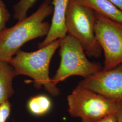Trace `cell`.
<instances>
[{"label": "cell", "mask_w": 122, "mask_h": 122, "mask_svg": "<svg viewBox=\"0 0 122 122\" xmlns=\"http://www.w3.org/2000/svg\"><path fill=\"white\" fill-rule=\"evenodd\" d=\"M95 13V35L105 57L103 69H111L122 64V23Z\"/></svg>", "instance_id": "obj_6"}, {"label": "cell", "mask_w": 122, "mask_h": 122, "mask_svg": "<svg viewBox=\"0 0 122 122\" xmlns=\"http://www.w3.org/2000/svg\"><path fill=\"white\" fill-rule=\"evenodd\" d=\"M37 0H20L13 7L14 17L21 20L27 17V14L30 9L35 4Z\"/></svg>", "instance_id": "obj_12"}, {"label": "cell", "mask_w": 122, "mask_h": 122, "mask_svg": "<svg viewBox=\"0 0 122 122\" xmlns=\"http://www.w3.org/2000/svg\"><path fill=\"white\" fill-rule=\"evenodd\" d=\"M60 39L48 44L34 52L20 50L8 62L15 69L17 76L25 75L34 80L35 88L44 86L52 96H58L60 90L52 84L49 77V65L54 53L59 48Z\"/></svg>", "instance_id": "obj_2"}, {"label": "cell", "mask_w": 122, "mask_h": 122, "mask_svg": "<svg viewBox=\"0 0 122 122\" xmlns=\"http://www.w3.org/2000/svg\"><path fill=\"white\" fill-rule=\"evenodd\" d=\"M11 107L9 100L0 104V122H6L10 114Z\"/></svg>", "instance_id": "obj_14"}, {"label": "cell", "mask_w": 122, "mask_h": 122, "mask_svg": "<svg viewBox=\"0 0 122 122\" xmlns=\"http://www.w3.org/2000/svg\"><path fill=\"white\" fill-rule=\"evenodd\" d=\"M96 19L93 10L70 0L66 14L67 33L81 44L88 56L98 58L103 51L95 35Z\"/></svg>", "instance_id": "obj_3"}, {"label": "cell", "mask_w": 122, "mask_h": 122, "mask_svg": "<svg viewBox=\"0 0 122 122\" xmlns=\"http://www.w3.org/2000/svg\"><path fill=\"white\" fill-rule=\"evenodd\" d=\"M51 3L45 0L35 13L0 33V59L8 61L27 42L47 36L51 24L44 20L53 14Z\"/></svg>", "instance_id": "obj_1"}, {"label": "cell", "mask_w": 122, "mask_h": 122, "mask_svg": "<svg viewBox=\"0 0 122 122\" xmlns=\"http://www.w3.org/2000/svg\"><path fill=\"white\" fill-rule=\"evenodd\" d=\"M96 13L122 23V11L109 0H74Z\"/></svg>", "instance_id": "obj_9"}, {"label": "cell", "mask_w": 122, "mask_h": 122, "mask_svg": "<svg viewBox=\"0 0 122 122\" xmlns=\"http://www.w3.org/2000/svg\"><path fill=\"white\" fill-rule=\"evenodd\" d=\"M59 48L60 64L51 79L55 86L70 76L85 78L103 69L100 63L89 61L81 44L68 35L60 39Z\"/></svg>", "instance_id": "obj_4"}, {"label": "cell", "mask_w": 122, "mask_h": 122, "mask_svg": "<svg viewBox=\"0 0 122 122\" xmlns=\"http://www.w3.org/2000/svg\"><path fill=\"white\" fill-rule=\"evenodd\" d=\"M117 122H122V101L118 102L117 111L116 113Z\"/></svg>", "instance_id": "obj_16"}, {"label": "cell", "mask_w": 122, "mask_h": 122, "mask_svg": "<svg viewBox=\"0 0 122 122\" xmlns=\"http://www.w3.org/2000/svg\"><path fill=\"white\" fill-rule=\"evenodd\" d=\"M27 109L35 116H43L49 113L52 107L51 99L45 95H39L30 98L27 102Z\"/></svg>", "instance_id": "obj_11"}, {"label": "cell", "mask_w": 122, "mask_h": 122, "mask_svg": "<svg viewBox=\"0 0 122 122\" xmlns=\"http://www.w3.org/2000/svg\"><path fill=\"white\" fill-rule=\"evenodd\" d=\"M81 122H88L81 120ZM96 122H118L116 114H113L108 115L100 120Z\"/></svg>", "instance_id": "obj_15"}, {"label": "cell", "mask_w": 122, "mask_h": 122, "mask_svg": "<svg viewBox=\"0 0 122 122\" xmlns=\"http://www.w3.org/2000/svg\"><path fill=\"white\" fill-rule=\"evenodd\" d=\"M10 17V13L4 2L0 0V33L6 28V24Z\"/></svg>", "instance_id": "obj_13"}, {"label": "cell", "mask_w": 122, "mask_h": 122, "mask_svg": "<svg viewBox=\"0 0 122 122\" xmlns=\"http://www.w3.org/2000/svg\"><path fill=\"white\" fill-rule=\"evenodd\" d=\"M122 11V0H109Z\"/></svg>", "instance_id": "obj_17"}, {"label": "cell", "mask_w": 122, "mask_h": 122, "mask_svg": "<svg viewBox=\"0 0 122 122\" xmlns=\"http://www.w3.org/2000/svg\"><path fill=\"white\" fill-rule=\"evenodd\" d=\"M67 100L70 115L88 122H96L116 114L118 109V102L79 86Z\"/></svg>", "instance_id": "obj_5"}, {"label": "cell", "mask_w": 122, "mask_h": 122, "mask_svg": "<svg viewBox=\"0 0 122 122\" xmlns=\"http://www.w3.org/2000/svg\"><path fill=\"white\" fill-rule=\"evenodd\" d=\"M78 86L117 102L122 101V64L103 69L79 83Z\"/></svg>", "instance_id": "obj_7"}, {"label": "cell", "mask_w": 122, "mask_h": 122, "mask_svg": "<svg viewBox=\"0 0 122 122\" xmlns=\"http://www.w3.org/2000/svg\"><path fill=\"white\" fill-rule=\"evenodd\" d=\"M18 76L8 61L0 58V104L9 100L14 93L13 80Z\"/></svg>", "instance_id": "obj_10"}, {"label": "cell", "mask_w": 122, "mask_h": 122, "mask_svg": "<svg viewBox=\"0 0 122 122\" xmlns=\"http://www.w3.org/2000/svg\"><path fill=\"white\" fill-rule=\"evenodd\" d=\"M51 2L53 7V17L50 28L44 40L39 43V48H43L48 44L61 39L67 35L66 26V14L70 0H47Z\"/></svg>", "instance_id": "obj_8"}]
</instances>
